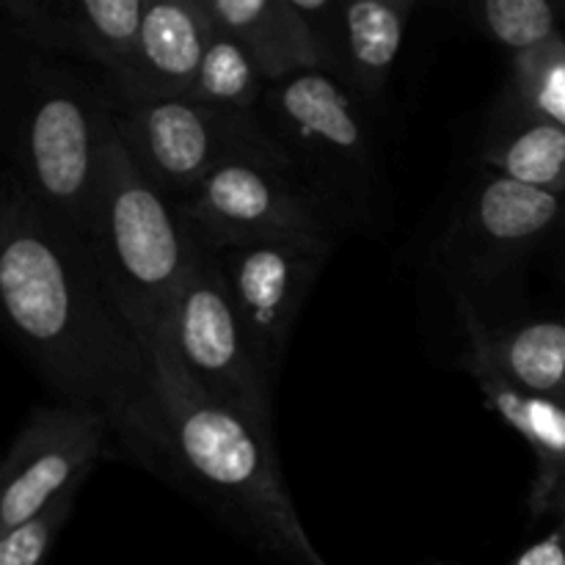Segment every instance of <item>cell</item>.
<instances>
[{
    "label": "cell",
    "instance_id": "obj_13",
    "mask_svg": "<svg viewBox=\"0 0 565 565\" xmlns=\"http://www.w3.org/2000/svg\"><path fill=\"white\" fill-rule=\"evenodd\" d=\"M149 0H6V28L42 50L83 55L114 77L132 55Z\"/></svg>",
    "mask_w": 565,
    "mask_h": 565
},
{
    "label": "cell",
    "instance_id": "obj_14",
    "mask_svg": "<svg viewBox=\"0 0 565 565\" xmlns=\"http://www.w3.org/2000/svg\"><path fill=\"white\" fill-rule=\"evenodd\" d=\"M563 215L565 196L561 193L494 174L475 191L467 218L456 230L461 243L452 248L463 252V259L480 274H491L555 230Z\"/></svg>",
    "mask_w": 565,
    "mask_h": 565
},
{
    "label": "cell",
    "instance_id": "obj_2",
    "mask_svg": "<svg viewBox=\"0 0 565 565\" xmlns=\"http://www.w3.org/2000/svg\"><path fill=\"white\" fill-rule=\"evenodd\" d=\"M136 334L152 362L169 423L166 478L193 491L257 550L296 565H326L303 533L276 450L199 390L180 362L171 318L136 326Z\"/></svg>",
    "mask_w": 565,
    "mask_h": 565
},
{
    "label": "cell",
    "instance_id": "obj_21",
    "mask_svg": "<svg viewBox=\"0 0 565 565\" xmlns=\"http://www.w3.org/2000/svg\"><path fill=\"white\" fill-rule=\"evenodd\" d=\"M563 6L550 0H486L475 6L478 25L511 55L530 53L550 39H555L561 28Z\"/></svg>",
    "mask_w": 565,
    "mask_h": 565
},
{
    "label": "cell",
    "instance_id": "obj_23",
    "mask_svg": "<svg viewBox=\"0 0 565 565\" xmlns=\"http://www.w3.org/2000/svg\"><path fill=\"white\" fill-rule=\"evenodd\" d=\"M513 565H565V527L546 535L544 541L533 544L516 557Z\"/></svg>",
    "mask_w": 565,
    "mask_h": 565
},
{
    "label": "cell",
    "instance_id": "obj_5",
    "mask_svg": "<svg viewBox=\"0 0 565 565\" xmlns=\"http://www.w3.org/2000/svg\"><path fill=\"white\" fill-rule=\"evenodd\" d=\"M265 105L263 125L326 215L331 202L345 210L367 202L373 149L356 99L334 75L315 70L274 83Z\"/></svg>",
    "mask_w": 565,
    "mask_h": 565
},
{
    "label": "cell",
    "instance_id": "obj_12",
    "mask_svg": "<svg viewBox=\"0 0 565 565\" xmlns=\"http://www.w3.org/2000/svg\"><path fill=\"white\" fill-rule=\"evenodd\" d=\"M213 20L204 0H152L127 64L110 81L119 105L185 99L193 92Z\"/></svg>",
    "mask_w": 565,
    "mask_h": 565
},
{
    "label": "cell",
    "instance_id": "obj_7",
    "mask_svg": "<svg viewBox=\"0 0 565 565\" xmlns=\"http://www.w3.org/2000/svg\"><path fill=\"white\" fill-rule=\"evenodd\" d=\"M171 329L180 362L199 390L274 447V381L248 340L218 263L196 241L171 315Z\"/></svg>",
    "mask_w": 565,
    "mask_h": 565
},
{
    "label": "cell",
    "instance_id": "obj_8",
    "mask_svg": "<svg viewBox=\"0 0 565 565\" xmlns=\"http://www.w3.org/2000/svg\"><path fill=\"white\" fill-rule=\"evenodd\" d=\"M193 241L204 248L287 235H331V218L290 163L235 160L177 199Z\"/></svg>",
    "mask_w": 565,
    "mask_h": 565
},
{
    "label": "cell",
    "instance_id": "obj_15",
    "mask_svg": "<svg viewBox=\"0 0 565 565\" xmlns=\"http://www.w3.org/2000/svg\"><path fill=\"white\" fill-rule=\"evenodd\" d=\"M221 31L232 33L274 83L323 70L318 33L292 0H204Z\"/></svg>",
    "mask_w": 565,
    "mask_h": 565
},
{
    "label": "cell",
    "instance_id": "obj_3",
    "mask_svg": "<svg viewBox=\"0 0 565 565\" xmlns=\"http://www.w3.org/2000/svg\"><path fill=\"white\" fill-rule=\"evenodd\" d=\"M86 241L130 326L171 318L193 257L177 204L143 177L110 125Z\"/></svg>",
    "mask_w": 565,
    "mask_h": 565
},
{
    "label": "cell",
    "instance_id": "obj_4",
    "mask_svg": "<svg viewBox=\"0 0 565 565\" xmlns=\"http://www.w3.org/2000/svg\"><path fill=\"white\" fill-rule=\"evenodd\" d=\"M14 75L11 171L44 207L86 237L114 97L39 58L22 61Z\"/></svg>",
    "mask_w": 565,
    "mask_h": 565
},
{
    "label": "cell",
    "instance_id": "obj_9",
    "mask_svg": "<svg viewBox=\"0 0 565 565\" xmlns=\"http://www.w3.org/2000/svg\"><path fill=\"white\" fill-rule=\"evenodd\" d=\"M204 248V246H202ZM224 274L232 303L246 334L268 370L279 379L287 342L303 301L334 252L329 235H287L207 248Z\"/></svg>",
    "mask_w": 565,
    "mask_h": 565
},
{
    "label": "cell",
    "instance_id": "obj_18",
    "mask_svg": "<svg viewBox=\"0 0 565 565\" xmlns=\"http://www.w3.org/2000/svg\"><path fill=\"white\" fill-rule=\"evenodd\" d=\"M483 160L524 185L565 196V127L508 110V121L483 149Z\"/></svg>",
    "mask_w": 565,
    "mask_h": 565
},
{
    "label": "cell",
    "instance_id": "obj_1",
    "mask_svg": "<svg viewBox=\"0 0 565 565\" xmlns=\"http://www.w3.org/2000/svg\"><path fill=\"white\" fill-rule=\"evenodd\" d=\"M0 303L50 392L66 406L103 414L119 445L166 478L169 423L152 362L86 237L11 169L0 180Z\"/></svg>",
    "mask_w": 565,
    "mask_h": 565
},
{
    "label": "cell",
    "instance_id": "obj_11",
    "mask_svg": "<svg viewBox=\"0 0 565 565\" xmlns=\"http://www.w3.org/2000/svg\"><path fill=\"white\" fill-rule=\"evenodd\" d=\"M309 20L323 50V72L334 75L353 99L384 97L401 55L414 0H292Z\"/></svg>",
    "mask_w": 565,
    "mask_h": 565
},
{
    "label": "cell",
    "instance_id": "obj_20",
    "mask_svg": "<svg viewBox=\"0 0 565 565\" xmlns=\"http://www.w3.org/2000/svg\"><path fill=\"white\" fill-rule=\"evenodd\" d=\"M508 110L565 127V33L530 53L511 55Z\"/></svg>",
    "mask_w": 565,
    "mask_h": 565
},
{
    "label": "cell",
    "instance_id": "obj_17",
    "mask_svg": "<svg viewBox=\"0 0 565 565\" xmlns=\"http://www.w3.org/2000/svg\"><path fill=\"white\" fill-rule=\"evenodd\" d=\"M472 359L489 364L519 386L565 397V320H539L489 334L463 301Z\"/></svg>",
    "mask_w": 565,
    "mask_h": 565
},
{
    "label": "cell",
    "instance_id": "obj_6",
    "mask_svg": "<svg viewBox=\"0 0 565 565\" xmlns=\"http://www.w3.org/2000/svg\"><path fill=\"white\" fill-rule=\"evenodd\" d=\"M114 125L143 177L171 202L235 160L290 163L257 114L215 108L188 97L114 103Z\"/></svg>",
    "mask_w": 565,
    "mask_h": 565
},
{
    "label": "cell",
    "instance_id": "obj_22",
    "mask_svg": "<svg viewBox=\"0 0 565 565\" xmlns=\"http://www.w3.org/2000/svg\"><path fill=\"white\" fill-rule=\"evenodd\" d=\"M81 489L66 491L64 497L53 502L44 513H39L31 522L20 524L11 533L0 535V565H42L53 546L55 535L64 530L66 519L72 516L75 497Z\"/></svg>",
    "mask_w": 565,
    "mask_h": 565
},
{
    "label": "cell",
    "instance_id": "obj_16",
    "mask_svg": "<svg viewBox=\"0 0 565 565\" xmlns=\"http://www.w3.org/2000/svg\"><path fill=\"white\" fill-rule=\"evenodd\" d=\"M469 373L478 381L486 406L533 450L539 472L530 508H535L565 478V397L524 390L478 359H469Z\"/></svg>",
    "mask_w": 565,
    "mask_h": 565
},
{
    "label": "cell",
    "instance_id": "obj_24",
    "mask_svg": "<svg viewBox=\"0 0 565 565\" xmlns=\"http://www.w3.org/2000/svg\"><path fill=\"white\" fill-rule=\"evenodd\" d=\"M530 511H533L535 516H544V513H555V516H561L563 524H565V478L555 486V489L550 491V494L544 497V500L539 502V505L530 508Z\"/></svg>",
    "mask_w": 565,
    "mask_h": 565
},
{
    "label": "cell",
    "instance_id": "obj_25",
    "mask_svg": "<svg viewBox=\"0 0 565 565\" xmlns=\"http://www.w3.org/2000/svg\"><path fill=\"white\" fill-rule=\"evenodd\" d=\"M563 11H565V6H563Z\"/></svg>",
    "mask_w": 565,
    "mask_h": 565
},
{
    "label": "cell",
    "instance_id": "obj_10",
    "mask_svg": "<svg viewBox=\"0 0 565 565\" xmlns=\"http://www.w3.org/2000/svg\"><path fill=\"white\" fill-rule=\"evenodd\" d=\"M110 434L108 419L92 408L66 403L33 408L0 469V535L81 489Z\"/></svg>",
    "mask_w": 565,
    "mask_h": 565
},
{
    "label": "cell",
    "instance_id": "obj_26",
    "mask_svg": "<svg viewBox=\"0 0 565 565\" xmlns=\"http://www.w3.org/2000/svg\"><path fill=\"white\" fill-rule=\"evenodd\" d=\"M563 527H565V524H563Z\"/></svg>",
    "mask_w": 565,
    "mask_h": 565
},
{
    "label": "cell",
    "instance_id": "obj_19",
    "mask_svg": "<svg viewBox=\"0 0 565 565\" xmlns=\"http://www.w3.org/2000/svg\"><path fill=\"white\" fill-rule=\"evenodd\" d=\"M265 92H268V81L259 72L252 53L232 33L221 31L213 22V36L204 50L196 83H193V92L188 94V99L215 105V108L257 114L254 108L263 103Z\"/></svg>",
    "mask_w": 565,
    "mask_h": 565
}]
</instances>
